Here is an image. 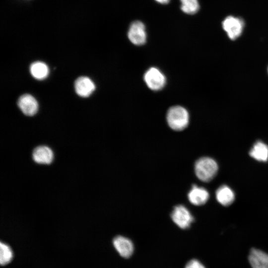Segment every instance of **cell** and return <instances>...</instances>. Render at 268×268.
<instances>
[{"label": "cell", "instance_id": "cell-1", "mask_svg": "<svg viewBox=\"0 0 268 268\" xmlns=\"http://www.w3.org/2000/svg\"><path fill=\"white\" fill-rule=\"evenodd\" d=\"M218 169L217 162L208 157H201L195 164V174L198 178L203 182L211 181L216 175Z\"/></svg>", "mask_w": 268, "mask_h": 268}, {"label": "cell", "instance_id": "cell-8", "mask_svg": "<svg viewBox=\"0 0 268 268\" xmlns=\"http://www.w3.org/2000/svg\"><path fill=\"white\" fill-rule=\"evenodd\" d=\"M17 105L21 111L27 116L35 115L38 109L37 100L28 94L21 95L18 100Z\"/></svg>", "mask_w": 268, "mask_h": 268}, {"label": "cell", "instance_id": "cell-7", "mask_svg": "<svg viewBox=\"0 0 268 268\" xmlns=\"http://www.w3.org/2000/svg\"><path fill=\"white\" fill-rule=\"evenodd\" d=\"M113 246L118 253L125 258L130 257L134 250L132 241L129 238L122 236L115 237L113 241Z\"/></svg>", "mask_w": 268, "mask_h": 268}, {"label": "cell", "instance_id": "cell-12", "mask_svg": "<svg viewBox=\"0 0 268 268\" xmlns=\"http://www.w3.org/2000/svg\"><path fill=\"white\" fill-rule=\"evenodd\" d=\"M248 259L252 268H268V254L260 250L252 249Z\"/></svg>", "mask_w": 268, "mask_h": 268}, {"label": "cell", "instance_id": "cell-17", "mask_svg": "<svg viewBox=\"0 0 268 268\" xmlns=\"http://www.w3.org/2000/svg\"><path fill=\"white\" fill-rule=\"evenodd\" d=\"M13 258V253L11 248L7 244L2 242L0 243V264L4 266L11 262Z\"/></svg>", "mask_w": 268, "mask_h": 268}, {"label": "cell", "instance_id": "cell-16", "mask_svg": "<svg viewBox=\"0 0 268 268\" xmlns=\"http://www.w3.org/2000/svg\"><path fill=\"white\" fill-rule=\"evenodd\" d=\"M181 3L180 8L183 12L188 14H194L199 10L198 0H180Z\"/></svg>", "mask_w": 268, "mask_h": 268}, {"label": "cell", "instance_id": "cell-19", "mask_svg": "<svg viewBox=\"0 0 268 268\" xmlns=\"http://www.w3.org/2000/svg\"><path fill=\"white\" fill-rule=\"evenodd\" d=\"M170 0H155L158 3L161 4H167L169 2Z\"/></svg>", "mask_w": 268, "mask_h": 268}, {"label": "cell", "instance_id": "cell-11", "mask_svg": "<svg viewBox=\"0 0 268 268\" xmlns=\"http://www.w3.org/2000/svg\"><path fill=\"white\" fill-rule=\"evenodd\" d=\"M34 161L39 164H50L54 159L52 150L47 146L42 145L36 147L32 153Z\"/></svg>", "mask_w": 268, "mask_h": 268}, {"label": "cell", "instance_id": "cell-3", "mask_svg": "<svg viewBox=\"0 0 268 268\" xmlns=\"http://www.w3.org/2000/svg\"><path fill=\"white\" fill-rule=\"evenodd\" d=\"M171 217L178 227L184 229L190 227L194 220L190 211L183 205L175 206L171 213Z\"/></svg>", "mask_w": 268, "mask_h": 268}, {"label": "cell", "instance_id": "cell-18", "mask_svg": "<svg viewBox=\"0 0 268 268\" xmlns=\"http://www.w3.org/2000/svg\"><path fill=\"white\" fill-rule=\"evenodd\" d=\"M185 268H205L204 266L199 260L193 259L189 261Z\"/></svg>", "mask_w": 268, "mask_h": 268}, {"label": "cell", "instance_id": "cell-5", "mask_svg": "<svg viewBox=\"0 0 268 268\" xmlns=\"http://www.w3.org/2000/svg\"><path fill=\"white\" fill-rule=\"evenodd\" d=\"M128 37L134 45L140 46L146 41V33L144 24L139 20L131 23L128 31Z\"/></svg>", "mask_w": 268, "mask_h": 268}, {"label": "cell", "instance_id": "cell-20", "mask_svg": "<svg viewBox=\"0 0 268 268\" xmlns=\"http://www.w3.org/2000/svg\"></svg>", "mask_w": 268, "mask_h": 268}, {"label": "cell", "instance_id": "cell-6", "mask_svg": "<svg viewBox=\"0 0 268 268\" xmlns=\"http://www.w3.org/2000/svg\"><path fill=\"white\" fill-rule=\"evenodd\" d=\"M144 79L147 86L153 90L162 89L166 83L164 75L156 67L148 69L144 74Z\"/></svg>", "mask_w": 268, "mask_h": 268}, {"label": "cell", "instance_id": "cell-10", "mask_svg": "<svg viewBox=\"0 0 268 268\" xmlns=\"http://www.w3.org/2000/svg\"><path fill=\"white\" fill-rule=\"evenodd\" d=\"M74 88L76 93L80 96L87 97L90 96L95 89L94 82L88 77H79L75 81Z\"/></svg>", "mask_w": 268, "mask_h": 268}, {"label": "cell", "instance_id": "cell-13", "mask_svg": "<svg viewBox=\"0 0 268 268\" xmlns=\"http://www.w3.org/2000/svg\"><path fill=\"white\" fill-rule=\"evenodd\" d=\"M250 156L260 162L268 160V145L261 140L254 143L249 151Z\"/></svg>", "mask_w": 268, "mask_h": 268}, {"label": "cell", "instance_id": "cell-14", "mask_svg": "<svg viewBox=\"0 0 268 268\" xmlns=\"http://www.w3.org/2000/svg\"><path fill=\"white\" fill-rule=\"evenodd\" d=\"M216 198L218 202L223 206H228L235 200V194L233 190L226 185L220 186L216 191Z\"/></svg>", "mask_w": 268, "mask_h": 268}, {"label": "cell", "instance_id": "cell-15", "mask_svg": "<svg viewBox=\"0 0 268 268\" xmlns=\"http://www.w3.org/2000/svg\"><path fill=\"white\" fill-rule=\"evenodd\" d=\"M30 71L35 78L42 80L47 77L49 73V68L44 63L38 61L34 62L31 65Z\"/></svg>", "mask_w": 268, "mask_h": 268}, {"label": "cell", "instance_id": "cell-4", "mask_svg": "<svg viewBox=\"0 0 268 268\" xmlns=\"http://www.w3.org/2000/svg\"><path fill=\"white\" fill-rule=\"evenodd\" d=\"M222 28L231 40H235L242 34L244 22L241 18L228 16L222 21Z\"/></svg>", "mask_w": 268, "mask_h": 268}, {"label": "cell", "instance_id": "cell-9", "mask_svg": "<svg viewBox=\"0 0 268 268\" xmlns=\"http://www.w3.org/2000/svg\"><path fill=\"white\" fill-rule=\"evenodd\" d=\"M209 197L208 191L203 187L194 185L188 194L190 202L195 205H201L206 202Z\"/></svg>", "mask_w": 268, "mask_h": 268}, {"label": "cell", "instance_id": "cell-2", "mask_svg": "<svg viewBox=\"0 0 268 268\" xmlns=\"http://www.w3.org/2000/svg\"><path fill=\"white\" fill-rule=\"evenodd\" d=\"M167 121L170 127L175 131H181L187 126L189 116L186 109L181 106H174L168 111Z\"/></svg>", "mask_w": 268, "mask_h": 268}]
</instances>
